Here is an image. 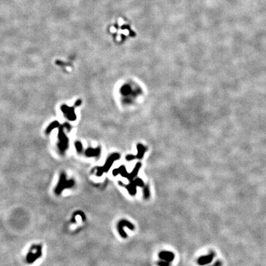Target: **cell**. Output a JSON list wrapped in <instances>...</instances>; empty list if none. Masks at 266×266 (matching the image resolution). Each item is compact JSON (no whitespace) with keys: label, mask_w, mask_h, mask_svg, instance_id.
I'll list each match as a JSON object with an SVG mask.
<instances>
[{"label":"cell","mask_w":266,"mask_h":266,"mask_svg":"<svg viewBox=\"0 0 266 266\" xmlns=\"http://www.w3.org/2000/svg\"><path fill=\"white\" fill-rule=\"evenodd\" d=\"M124 227H128V229H129L131 230H134L135 229L134 225L132 223H131L129 221H127V220L126 219L120 220L117 224V230L119 234H120V236L123 238H126L128 237L127 234H126L125 232L124 231Z\"/></svg>","instance_id":"cell-4"},{"label":"cell","mask_w":266,"mask_h":266,"mask_svg":"<svg viewBox=\"0 0 266 266\" xmlns=\"http://www.w3.org/2000/svg\"><path fill=\"white\" fill-rule=\"evenodd\" d=\"M142 188H143L144 198L145 199V200H148V199H149V198H150V188H149V185H144Z\"/></svg>","instance_id":"cell-14"},{"label":"cell","mask_w":266,"mask_h":266,"mask_svg":"<svg viewBox=\"0 0 266 266\" xmlns=\"http://www.w3.org/2000/svg\"><path fill=\"white\" fill-rule=\"evenodd\" d=\"M118 159H120V155L117 154H114L110 156L108 158V159L107 160V161H106L104 166L102 167V169L103 172H108V170H110V168L111 166H112V164L113 163V162H115V160H117Z\"/></svg>","instance_id":"cell-6"},{"label":"cell","mask_w":266,"mask_h":266,"mask_svg":"<svg viewBox=\"0 0 266 266\" xmlns=\"http://www.w3.org/2000/svg\"><path fill=\"white\" fill-rule=\"evenodd\" d=\"M59 126H60V124L58 121H53V122H52L51 123V124L48 126V128H46V134H48L50 133L54 129H55V128H59Z\"/></svg>","instance_id":"cell-13"},{"label":"cell","mask_w":266,"mask_h":266,"mask_svg":"<svg viewBox=\"0 0 266 266\" xmlns=\"http://www.w3.org/2000/svg\"><path fill=\"white\" fill-rule=\"evenodd\" d=\"M75 185V181L73 179L67 180L66 174L65 173H62L60 174L59 180L57 186L54 189V192L56 195H61L64 190L67 188H71Z\"/></svg>","instance_id":"cell-1"},{"label":"cell","mask_w":266,"mask_h":266,"mask_svg":"<svg viewBox=\"0 0 266 266\" xmlns=\"http://www.w3.org/2000/svg\"><path fill=\"white\" fill-rule=\"evenodd\" d=\"M118 174H120L123 177L126 178L128 176V174H129L128 173V172H127L126 170L125 166H120L119 168L113 170V175L116 176H117Z\"/></svg>","instance_id":"cell-11"},{"label":"cell","mask_w":266,"mask_h":266,"mask_svg":"<svg viewBox=\"0 0 266 266\" xmlns=\"http://www.w3.org/2000/svg\"><path fill=\"white\" fill-rule=\"evenodd\" d=\"M158 256L161 260L166 261L169 263H171L172 261H173L174 258H175V255L173 253L169 251H161L158 254Z\"/></svg>","instance_id":"cell-8"},{"label":"cell","mask_w":266,"mask_h":266,"mask_svg":"<svg viewBox=\"0 0 266 266\" xmlns=\"http://www.w3.org/2000/svg\"><path fill=\"white\" fill-rule=\"evenodd\" d=\"M61 110L64 116L70 121H75L77 119V116L75 113V108L73 107H69L67 105L61 106Z\"/></svg>","instance_id":"cell-5"},{"label":"cell","mask_w":266,"mask_h":266,"mask_svg":"<svg viewBox=\"0 0 266 266\" xmlns=\"http://www.w3.org/2000/svg\"><path fill=\"white\" fill-rule=\"evenodd\" d=\"M64 125H60L59 127V134H58V148L61 153H64L69 148V139L67 137L64 133Z\"/></svg>","instance_id":"cell-2"},{"label":"cell","mask_w":266,"mask_h":266,"mask_svg":"<svg viewBox=\"0 0 266 266\" xmlns=\"http://www.w3.org/2000/svg\"><path fill=\"white\" fill-rule=\"evenodd\" d=\"M157 265L158 266H171V264L169 262L164 260L159 261L157 263Z\"/></svg>","instance_id":"cell-17"},{"label":"cell","mask_w":266,"mask_h":266,"mask_svg":"<svg viewBox=\"0 0 266 266\" xmlns=\"http://www.w3.org/2000/svg\"><path fill=\"white\" fill-rule=\"evenodd\" d=\"M42 255V247L41 245H33L30 249L29 252L26 257L27 262L29 264L35 263Z\"/></svg>","instance_id":"cell-3"},{"label":"cell","mask_w":266,"mask_h":266,"mask_svg":"<svg viewBox=\"0 0 266 266\" xmlns=\"http://www.w3.org/2000/svg\"><path fill=\"white\" fill-rule=\"evenodd\" d=\"M214 257V253L213 252H211L209 255H205V256H201L198 259L197 263L200 266H205L206 264H209L213 261Z\"/></svg>","instance_id":"cell-7"},{"label":"cell","mask_w":266,"mask_h":266,"mask_svg":"<svg viewBox=\"0 0 266 266\" xmlns=\"http://www.w3.org/2000/svg\"><path fill=\"white\" fill-rule=\"evenodd\" d=\"M75 146L77 152L81 154L83 151V145L82 142H80V141H76L75 142Z\"/></svg>","instance_id":"cell-15"},{"label":"cell","mask_w":266,"mask_h":266,"mask_svg":"<svg viewBox=\"0 0 266 266\" xmlns=\"http://www.w3.org/2000/svg\"><path fill=\"white\" fill-rule=\"evenodd\" d=\"M81 104H82V100H81L80 99H78V100L75 102V107H79Z\"/></svg>","instance_id":"cell-18"},{"label":"cell","mask_w":266,"mask_h":266,"mask_svg":"<svg viewBox=\"0 0 266 266\" xmlns=\"http://www.w3.org/2000/svg\"><path fill=\"white\" fill-rule=\"evenodd\" d=\"M100 150L99 148H97V149L88 148L85 152V155L88 157H97L100 155Z\"/></svg>","instance_id":"cell-10"},{"label":"cell","mask_w":266,"mask_h":266,"mask_svg":"<svg viewBox=\"0 0 266 266\" xmlns=\"http://www.w3.org/2000/svg\"><path fill=\"white\" fill-rule=\"evenodd\" d=\"M135 158V157H134V156L133 155H129V156H127L126 157V160H132L134 159Z\"/></svg>","instance_id":"cell-20"},{"label":"cell","mask_w":266,"mask_h":266,"mask_svg":"<svg viewBox=\"0 0 266 266\" xmlns=\"http://www.w3.org/2000/svg\"><path fill=\"white\" fill-rule=\"evenodd\" d=\"M141 163H137V165L135 166L134 169L133 170V171H132L131 173L128 174V176L127 177V179L129 180L130 182L133 181L135 177L137 176V174H138L139 171L140 170V168H141Z\"/></svg>","instance_id":"cell-12"},{"label":"cell","mask_w":266,"mask_h":266,"mask_svg":"<svg viewBox=\"0 0 266 266\" xmlns=\"http://www.w3.org/2000/svg\"><path fill=\"white\" fill-rule=\"evenodd\" d=\"M118 184L124 187V188H126L127 189V190L128 191V193H129L132 196H134L137 193V190H136V185L134 184L133 181L130 182V184L129 185H125L123 184V182H121V181H120L118 182Z\"/></svg>","instance_id":"cell-9"},{"label":"cell","mask_w":266,"mask_h":266,"mask_svg":"<svg viewBox=\"0 0 266 266\" xmlns=\"http://www.w3.org/2000/svg\"><path fill=\"white\" fill-rule=\"evenodd\" d=\"M134 184L136 185V186H139L141 187H143L144 186V181L140 178H136V179H134L133 180Z\"/></svg>","instance_id":"cell-16"},{"label":"cell","mask_w":266,"mask_h":266,"mask_svg":"<svg viewBox=\"0 0 266 266\" xmlns=\"http://www.w3.org/2000/svg\"><path fill=\"white\" fill-rule=\"evenodd\" d=\"M221 265H222V263H221L219 261H217L216 263H215L213 265L210 266H221Z\"/></svg>","instance_id":"cell-19"}]
</instances>
